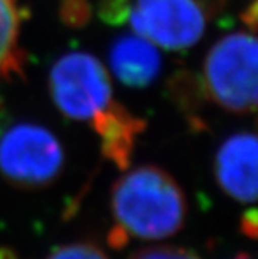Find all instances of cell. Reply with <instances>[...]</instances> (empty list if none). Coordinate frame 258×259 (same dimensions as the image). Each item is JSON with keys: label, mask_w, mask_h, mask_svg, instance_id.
<instances>
[{"label": "cell", "mask_w": 258, "mask_h": 259, "mask_svg": "<svg viewBox=\"0 0 258 259\" xmlns=\"http://www.w3.org/2000/svg\"><path fill=\"white\" fill-rule=\"evenodd\" d=\"M20 11L16 0H0V81L20 76L23 52L19 45Z\"/></svg>", "instance_id": "8"}, {"label": "cell", "mask_w": 258, "mask_h": 259, "mask_svg": "<svg viewBox=\"0 0 258 259\" xmlns=\"http://www.w3.org/2000/svg\"><path fill=\"white\" fill-rule=\"evenodd\" d=\"M126 17L135 34L174 52L193 47L205 30L198 0H135Z\"/></svg>", "instance_id": "5"}, {"label": "cell", "mask_w": 258, "mask_h": 259, "mask_svg": "<svg viewBox=\"0 0 258 259\" xmlns=\"http://www.w3.org/2000/svg\"><path fill=\"white\" fill-rule=\"evenodd\" d=\"M65 164L58 137L42 124L17 121L0 132V176L20 190H41L58 180Z\"/></svg>", "instance_id": "4"}, {"label": "cell", "mask_w": 258, "mask_h": 259, "mask_svg": "<svg viewBox=\"0 0 258 259\" xmlns=\"http://www.w3.org/2000/svg\"><path fill=\"white\" fill-rule=\"evenodd\" d=\"M258 47L252 33L237 31L219 39L204 61V89L226 112L247 115L256 107Z\"/></svg>", "instance_id": "3"}, {"label": "cell", "mask_w": 258, "mask_h": 259, "mask_svg": "<svg viewBox=\"0 0 258 259\" xmlns=\"http://www.w3.org/2000/svg\"><path fill=\"white\" fill-rule=\"evenodd\" d=\"M233 259H252L249 254H246V253H241V254H238V256H235Z\"/></svg>", "instance_id": "13"}, {"label": "cell", "mask_w": 258, "mask_h": 259, "mask_svg": "<svg viewBox=\"0 0 258 259\" xmlns=\"http://www.w3.org/2000/svg\"><path fill=\"white\" fill-rule=\"evenodd\" d=\"M49 87L59 112L70 120L87 123L92 131L119 106L106 67L89 53L61 56L50 70Z\"/></svg>", "instance_id": "2"}, {"label": "cell", "mask_w": 258, "mask_h": 259, "mask_svg": "<svg viewBox=\"0 0 258 259\" xmlns=\"http://www.w3.org/2000/svg\"><path fill=\"white\" fill-rule=\"evenodd\" d=\"M128 259H201L193 250L176 245L148 247L132 253Z\"/></svg>", "instance_id": "10"}, {"label": "cell", "mask_w": 258, "mask_h": 259, "mask_svg": "<svg viewBox=\"0 0 258 259\" xmlns=\"http://www.w3.org/2000/svg\"><path fill=\"white\" fill-rule=\"evenodd\" d=\"M109 65L123 85L145 89L159 76L162 59L153 42L138 34H126L112 44Z\"/></svg>", "instance_id": "7"}, {"label": "cell", "mask_w": 258, "mask_h": 259, "mask_svg": "<svg viewBox=\"0 0 258 259\" xmlns=\"http://www.w3.org/2000/svg\"><path fill=\"white\" fill-rule=\"evenodd\" d=\"M256 137L252 132H237L219 145L215 155V179L221 190L238 203H253L256 199Z\"/></svg>", "instance_id": "6"}, {"label": "cell", "mask_w": 258, "mask_h": 259, "mask_svg": "<svg viewBox=\"0 0 258 259\" xmlns=\"http://www.w3.org/2000/svg\"><path fill=\"white\" fill-rule=\"evenodd\" d=\"M256 224H258V221H256L255 209L252 208V209L246 211V214L243 216V221H241V230L247 238H250V239L256 238Z\"/></svg>", "instance_id": "11"}, {"label": "cell", "mask_w": 258, "mask_h": 259, "mask_svg": "<svg viewBox=\"0 0 258 259\" xmlns=\"http://www.w3.org/2000/svg\"><path fill=\"white\" fill-rule=\"evenodd\" d=\"M0 259H17L10 250H0Z\"/></svg>", "instance_id": "12"}, {"label": "cell", "mask_w": 258, "mask_h": 259, "mask_svg": "<svg viewBox=\"0 0 258 259\" xmlns=\"http://www.w3.org/2000/svg\"><path fill=\"white\" fill-rule=\"evenodd\" d=\"M123 172L110 191L109 245L123 248L134 239L160 241L179 233L189 214L179 182L156 164H140Z\"/></svg>", "instance_id": "1"}, {"label": "cell", "mask_w": 258, "mask_h": 259, "mask_svg": "<svg viewBox=\"0 0 258 259\" xmlns=\"http://www.w3.org/2000/svg\"><path fill=\"white\" fill-rule=\"evenodd\" d=\"M47 259H109L107 254L92 242H70L56 247Z\"/></svg>", "instance_id": "9"}]
</instances>
